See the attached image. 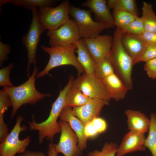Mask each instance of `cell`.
<instances>
[{
  "instance_id": "6da1fadb",
  "label": "cell",
  "mask_w": 156,
  "mask_h": 156,
  "mask_svg": "<svg viewBox=\"0 0 156 156\" xmlns=\"http://www.w3.org/2000/svg\"><path fill=\"white\" fill-rule=\"evenodd\" d=\"M74 80V77L70 75L67 84L60 90L57 97L52 104L49 114L46 120L38 123L36 122L33 114L31 116L32 121H26L29 125L30 131H38V142L40 144L42 143L45 138L52 142L55 135L61 132L60 126L57 120L65 106L67 92Z\"/></svg>"
},
{
  "instance_id": "7a4b0ae2",
  "label": "cell",
  "mask_w": 156,
  "mask_h": 156,
  "mask_svg": "<svg viewBox=\"0 0 156 156\" xmlns=\"http://www.w3.org/2000/svg\"><path fill=\"white\" fill-rule=\"evenodd\" d=\"M123 33L120 28H116L113 37L111 49L107 58L112 64L115 73L129 90L133 87L132 73L134 65L132 58L127 53L122 42Z\"/></svg>"
},
{
  "instance_id": "3957f363",
  "label": "cell",
  "mask_w": 156,
  "mask_h": 156,
  "mask_svg": "<svg viewBox=\"0 0 156 156\" xmlns=\"http://www.w3.org/2000/svg\"><path fill=\"white\" fill-rule=\"evenodd\" d=\"M38 70L37 65H35L31 75L24 83L17 86L3 87L12 101V119L23 105H34L44 98L51 96L50 94L41 93L36 90L35 83Z\"/></svg>"
},
{
  "instance_id": "277c9868",
  "label": "cell",
  "mask_w": 156,
  "mask_h": 156,
  "mask_svg": "<svg viewBox=\"0 0 156 156\" xmlns=\"http://www.w3.org/2000/svg\"><path fill=\"white\" fill-rule=\"evenodd\" d=\"M41 48L49 55V58L43 70L38 73L36 79L42 77L46 75H49V73L51 69L64 65L74 66L77 70L78 76L85 72L83 68L75 55L77 48L75 44L66 46L50 47L42 45Z\"/></svg>"
},
{
  "instance_id": "5b68a950",
  "label": "cell",
  "mask_w": 156,
  "mask_h": 156,
  "mask_svg": "<svg viewBox=\"0 0 156 156\" xmlns=\"http://www.w3.org/2000/svg\"><path fill=\"white\" fill-rule=\"evenodd\" d=\"M32 12V20L27 33L23 36L22 42L27 50L28 58L27 72L29 77L31 65H36L37 51L41 37L45 30L40 21L37 7H33L31 9Z\"/></svg>"
},
{
  "instance_id": "8992f818",
  "label": "cell",
  "mask_w": 156,
  "mask_h": 156,
  "mask_svg": "<svg viewBox=\"0 0 156 156\" xmlns=\"http://www.w3.org/2000/svg\"><path fill=\"white\" fill-rule=\"evenodd\" d=\"M91 11L70 6L69 14L73 18L78 28L81 38H90L99 35L104 30L111 28L107 25L94 21L91 16Z\"/></svg>"
},
{
  "instance_id": "52a82bcc",
  "label": "cell",
  "mask_w": 156,
  "mask_h": 156,
  "mask_svg": "<svg viewBox=\"0 0 156 156\" xmlns=\"http://www.w3.org/2000/svg\"><path fill=\"white\" fill-rule=\"evenodd\" d=\"M23 117L18 115L13 128L4 140L0 142V156H15L24 153L27 147L31 140L28 136L22 140L19 139L20 133L26 130L27 127L25 125L21 126Z\"/></svg>"
},
{
  "instance_id": "ba28073f",
  "label": "cell",
  "mask_w": 156,
  "mask_h": 156,
  "mask_svg": "<svg viewBox=\"0 0 156 156\" xmlns=\"http://www.w3.org/2000/svg\"><path fill=\"white\" fill-rule=\"evenodd\" d=\"M70 5L68 0L62 1L56 7L40 8L38 15L40 21L46 30H55L70 19L69 10Z\"/></svg>"
},
{
  "instance_id": "9c48e42d",
  "label": "cell",
  "mask_w": 156,
  "mask_h": 156,
  "mask_svg": "<svg viewBox=\"0 0 156 156\" xmlns=\"http://www.w3.org/2000/svg\"><path fill=\"white\" fill-rule=\"evenodd\" d=\"M46 36L49 38L50 47L69 46L75 44L81 38L77 27L72 19L55 30H48Z\"/></svg>"
},
{
  "instance_id": "30bf717a",
  "label": "cell",
  "mask_w": 156,
  "mask_h": 156,
  "mask_svg": "<svg viewBox=\"0 0 156 156\" xmlns=\"http://www.w3.org/2000/svg\"><path fill=\"white\" fill-rule=\"evenodd\" d=\"M79 88L84 95L91 99L109 101L111 95L102 79L94 75L84 73L77 78Z\"/></svg>"
},
{
  "instance_id": "8fae6325",
  "label": "cell",
  "mask_w": 156,
  "mask_h": 156,
  "mask_svg": "<svg viewBox=\"0 0 156 156\" xmlns=\"http://www.w3.org/2000/svg\"><path fill=\"white\" fill-rule=\"evenodd\" d=\"M61 134L59 142L54 144L56 151L64 156H81V151L78 146V137L67 122L60 120Z\"/></svg>"
},
{
  "instance_id": "7c38bea8",
  "label": "cell",
  "mask_w": 156,
  "mask_h": 156,
  "mask_svg": "<svg viewBox=\"0 0 156 156\" xmlns=\"http://www.w3.org/2000/svg\"><path fill=\"white\" fill-rule=\"evenodd\" d=\"M113 37L107 35H99L94 38L83 39L95 62L107 58L110 52Z\"/></svg>"
},
{
  "instance_id": "4fadbf2b",
  "label": "cell",
  "mask_w": 156,
  "mask_h": 156,
  "mask_svg": "<svg viewBox=\"0 0 156 156\" xmlns=\"http://www.w3.org/2000/svg\"><path fill=\"white\" fill-rule=\"evenodd\" d=\"M109 101L99 99H91L81 106L72 109L74 115L85 125L99 117L104 106L109 104Z\"/></svg>"
},
{
  "instance_id": "5bb4252c",
  "label": "cell",
  "mask_w": 156,
  "mask_h": 156,
  "mask_svg": "<svg viewBox=\"0 0 156 156\" xmlns=\"http://www.w3.org/2000/svg\"><path fill=\"white\" fill-rule=\"evenodd\" d=\"M145 138L144 133L130 130L123 138L116 156H124L128 153L145 151Z\"/></svg>"
},
{
  "instance_id": "9a60e30c",
  "label": "cell",
  "mask_w": 156,
  "mask_h": 156,
  "mask_svg": "<svg viewBox=\"0 0 156 156\" xmlns=\"http://www.w3.org/2000/svg\"><path fill=\"white\" fill-rule=\"evenodd\" d=\"M60 118V120L67 122L77 135L78 139V146L81 151L87 147L88 138L84 133L85 125L73 114L72 108L64 107Z\"/></svg>"
},
{
  "instance_id": "2e32d148",
  "label": "cell",
  "mask_w": 156,
  "mask_h": 156,
  "mask_svg": "<svg viewBox=\"0 0 156 156\" xmlns=\"http://www.w3.org/2000/svg\"><path fill=\"white\" fill-rule=\"evenodd\" d=\"M82 6L88 8L94 15L96 22L109 26H115L113 16L105 0H87L81 3Z\"/></svg>"
},
{
  "instance_id": "e0dca14e",
  "label": "cell",
  "mask_w": 156,
  "mask_h": 156,
  "mask_svg": "<svg viewBox=\"0 0 156 156\" xmlns=\"http://www.w3.org/2000/svg\"><path fill=\"white\" fill-rule=\"evenodd\" d=\"M127 118L128 129L145 133L148 131L150 120L139 111L128 109L125 111Z\"/></svg>"
},
{
  "instance_id": "ac0fdd59",
  "label": "cell",
  "mask_w": 156,
  "mask_h": 156,
  "mask_svg": "<svg viewBox=\"0 0 156 156\" xmlns=\"http://www.w3.org/2000/svg\"><path fill=\"white\" fill-rule=\"evenodd\" d=\"M102 80L111 99L116 101L124 99L129 90L115 73Z\"/></svg>"
},
{
  "instance_id": "d6986e66",
  "label": "cell",
  "mask_w": 156,
  "mask_h": 156,
  "mask_svg": "<svg viewBox=\"0 0 156 156\" xmlns=\"http://www.w3.org/2000/svg\"><path fill=\"white\" fill-rule=\"evenodd\" d=\"M121 41L125 49L133 60L142 54L147 44L136 35L124 33L122 36Z\"/></svg>"
},
{
  "instance_id": "ffe728a7",
  "label": "cell",
  "mask_w": 156,
  "mask_h": 156,
  "mask_svg": "<svg viewBox=\"0 0 156 156\" xmlns=\"http://www.w3.org/2000/svg\"><path fill=\"white\" fill-rule=\"evenodd\" d=\"M77 47L75 52L77 59L87 74L94 75L96 63L87 49L83 39H80L75 44Z\"/></svg>"
},
{
  "instance_id": "44dd1931",
  "label": "cell",
  "mask_w": 156,
  "mask_h": 156,
  "mask_svg": "<svg viewBox=\"0 0 156 156\" xmlns=\"http://www.w3.org/2000/svg\"><path fill=\"white\" fill-rule=\"evenodd\" d=\"M91 99L83 94L76 79L74 80L67 92L64 107L71 108L79 107L88 103Z\"/></svg>"
},
{
  "instance_id": "7402d4cb",
  "label": "cell",
  "mask_w": 156,
  "mask_h": 156,
  "mask_svg": "<svg viewBox=\"0 0 156 156\" xmlns=\"http://www.w3.org/2000/svg\"><path fill=\"white\" fill-rule=\"evenodd\" d=\"M57 1L55 0H1L0 8L2 6L9 3L12 5L31 10L33 7L36 6L40 9L47 7H53Z\"/></svg>"
},
{
  "instance_id": "603a6c76",
  "label": "cell",
  "mask_w": 156,
  "mask_h": 156,
  "mask_svg": "<svg viewBox=\"0 0 156 156\" xmlns=\"http://www.w3.org/2000/svg\"><path fill=\"white\" fill-rule=\"evenodd\" d=\"M142 16L145 31L156 33V15L151 4L145 2L142 3Z\"/></svg>"
},
{
  "instance_id": "cb8c5ba5",
  "label": "cell",
  "mask_w": 156,
  "mask_h": 156,
  "mask_svg": "<svg viewBox=\"0 0 156 156\" xmlns=\"http://www.w3.org/2000/svg\"><path fill=\"white\" fill-rule=\"evenodd\" d=\"M107 6L110 10H119L129 12L137 16L138 11L136 2L134 0H108Z\"/></svg>"
},
{
  "instance_id": "d4e9b609",
  "label": "cell",
  "mask_w": 156,
  "mask_h": 156,
  "mask_svg": "<svg viewBox=\"0 0 156 156\" xmlns=\"http://www.w3.org/2000/svg\"><path fill=\"white\" fill-rule=\"evenodd\" d=\"M148 134L145 138L144 146L151 151L152 156H156V114H150Z\"/></svg>"
},
{
  "instance_id": "484cf974",
  "label": "cell",
  "mask_w": 156,
  "mask_h": 156,
  "mask_svg": "<svg viewBox=\"0 0 156 156\" xmlns=\"http://www.w3.org/2000/svg\"><path fill=\"white\" fill-rule=\"evenodd\" d=\"M113 14L115 26L120 29L125 27L138 17L127 11L119 10H113Z\"/></svg>"
},
{
  "instance_id": "4316f807",
  "label": "cell",
  "mask_w": 156,
  "mask_h": 156,
  "mask_svg": "<svg viewBox=\"0 0 156 156\" xmlns=\"http://www.w3.org/2000/svg\"><path fill=\"white\" fill-rule=\"evenodd\" d=\"M94 75L102 79L115 73L113 66L110 61L105 58L96 62Z\"/></svg>"
},
{
  "instance_id": "83f0119b",
  "label": "cell",
  "mask_w": 156,
  "mask_h": 156,
  "mask_svg": "<svg viewBox=\"0 0 156 156\" xmlns=\"http://www.w3.org/2000/svg\"><path fill=\"white\" fill-rule=\"evenodd\" d=\"M124 33L137 35L140 34L145 30L144 23L141 17L138 16L122 29Z\"/></svg>"
},
{
  "instance_id": "f1b7e54d",
  "label": "cell",
  "mask_w": 156,
  "mask_h": 156,
  "mask_svg": "<svg viewBox=\"0 0 156 156\" xmlns=\"http://www.w3.org/2000/svg\"><path fill=\"white\" fill-rule=\"evenodd\" d=\"M118 147L116 143L107 142L104 144L101 151L94 150L89 152L87 156H115Z\"/></svg>"
},
{
  "instance_id": "f546056e",
  "label": "cell",
  "mask_w": 156,
  "mask_h": 156,
  "mask_svg": "<svg viewBox=\"0 0 156 156\" xmlns=\"http://www.w3.org/2000/svg\"><path fill=\"white\" fill-rule=\"evenodd\" d=\"M156 58V44L147 43L142 54L133 60V65L141 62H146Z\"/></svg>"
},
{
  "instance_id": "4dcf8cb0",
  "label": "cell",
  "mask_w": 156,
  "mask_h": 156,
  "mask_svg": "<svg viewBox=\"0 0 156 156\" xmlns=\"http://www.w3.org/2000/svg\"><path fill=\"white\" fill-rule=\"evenodd\" d=\"M14 65L12 63L0 70V86L4 87H12L14 86V84L10 81V74Z\"/></svg>"
},
{
  "instance_id": "1f68e13d",
  "label": "cell",
  "mask_w": 156,
  "mask_h": 156,
  "mask_svg": "<svg viewBox=\"0 0 156 156\" xmlns=\"http://www.w3.org/2000/svg\"><path fill=\"white\" fill-rule=\"evenodd\" d=\"M10 106H12L11 99L3 88L0 91V117L4 116L5 112Z\"/></svg>"
},
{
  "instance_id": "d6a6232c",
  "label": "cell",
  "mask_w": 156,
  "mask_h": 156,
  "mask_svg": "<svg viewBox=\"0 0 156 156\" xmlns=\"http://www.w3.org/2000/svg\"><path fill=\"white\" fill-rule=\"evenodd\" d=\"M144 68L150 78L156 79V58L145 62Z\"/></svg>"
},
{
  "instance_id": "836d02e7",
  "label": "cell",
  "mask_w": 156,
  "mask_h": 156,
  "mask_svg": "<svg viewBox=\"0 0 156 156\" xmlns=\"http://www.w3.org/2000/svg\"><path fill=\"white\" fill-rule=\"evenodd\" d=\"M10 46L0 41V66L2 65L8 59V55L10 52Z\"/></svg>"
},
{
  "instance_id": "e575fe53",
  "label": "cell",
  "mask_w": 156,
  "mask_h": 156,
  "mask_svg": "<svg viewBox=\"0 0 156 156\" xmlns=\"http://www.w3.org/2000/svg\"><path fill=\"white\" fill-rule=\"evenodd\" d=\"M91 122L99 134L105 131L107 128L106 121L102 118L99 117L95 118Z\"/></svg>"
},
{
  "instance_id": "d590c367",
  "label": "cell",
  "mask_w": 156,
  "mask_h": 156,
  "mask_svg": "<svg viewBox=\"0 0 156 156\" xmlns=\"http://www.w3.org/2000/svg\"><path fill=\"white\" fill-rule=\"evenodd\" d=\"M136 36L147 43L156 44V33L145 31Z\"/></svg>"
},
{
  "instance_id": "8d00e7d4",
  "label": "cell",
  "mask_w": 156,
  "mask_h": 156,
  "mask_svg": "<svg viewBox=\"0 0 156 156\" xmlns=\"http://www.w3.org/2000/svg\"><path fill=\"white\" fill-rule=\"evenodd\" d=\"M84 131L85 135L88 138L95 137L99 134L91 121L85 125Z\"/></svg>"
},
{
  "instance_id": "74e56055",
  "label": "cell",
  "mask_w": 156,
  "mask_h": 156,
  "mask_svg": "<svg viewBox=\"0 0 156 156\" xmlns=\"http://www.w3.org/2000/svg\"><path fill=\"white\" fill-rule=\"evenodd\" d=\"M18 156H47L45 154L41 151H32L26 150L23 153L19 155Z\"/></svg>"
},
{
  "instance_id": "f35d334b",
  "label": "cell",
  "mask_w": 156,
  "mask_h": 156,
  "mask_svg": "<svg viewBox=\"0 0 156 156\" xmlns=\"http://www.w3.org/2000/svg\"><path fill=\"white\" fill-rule=\"evenodd\" d=\"M47 154L48 156H57L58 153L55 151L54 143L52 142L48 145Z\"/></svg>"
}]
</instances>
